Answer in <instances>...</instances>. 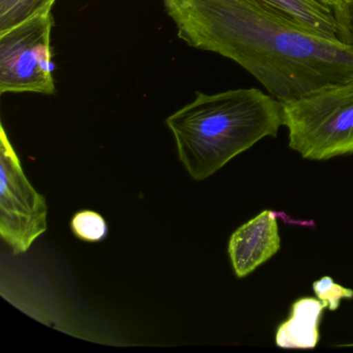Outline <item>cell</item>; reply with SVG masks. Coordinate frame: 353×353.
Returning a JSON list of instances; mask_svg holds the SVG:
<instances>
[{"label":"cell","mask_w":353,"mask_h":353,"mask_svg":"<svg viewBox=\"0 0 353 353\" xmlns=\"http://www.w3.org/2000/svg\"><path fill=\"white\" fill-rule=\"evenodd\" d=\"M47 230V204L26 176L5 128L0 134V234L14 253H26Z\"/></svg>","instance_id":"5b68a950"},{"label":"cell","mask_w":353,"mask_h":353,"mask_svg":"<svg viewBox=\"0 0 353 353\" xmlns=\"http://www.w3.org/2000/svg\"><path fill=\"white\" fill-rule=\"evenodd\" d=\"M71 229L77 239L88 243H98L108 234L106 221L94 210H80L74 214Z\"/></svg>","instance_id":"30bf717a"},{"label":"cell","mask_w":353,"mask_h":353,"mask_svg":"<svg viewBox=\"0 0 353 353\" xmlns=\"http://www.w3.org/2000/svg\"><path fill=\"white\" fill-rule=\"evenodd\" d=\"M57 0H0V34L37 16L50 13Z\"/></svg>","instance_id":"9c48e42d"},{"label":"cell","mask_w":353,"mask_h":353,"mask_svg":"<svg viewBox=\"0 0 353 353\" xmlns=\"http://www.w3.org/2000/svg\"><path fill=\"white\" fill-rule=\"evenodd\" d=\"M280 248L276 214L263 210L231 235L228 254L237 278L253 272L276 255Z\"/></svg>","instance_id":"8992f818"},{"label":"cell","mask_w":353,"mask_h":353,"mask_svg":"<svg viewBox=\"0 0 353 353\" xmlns=\"http://www.w3.org/2000/svg\"><path fill=\"white\" fill-rule=\"evenodd\" d=\"M334 10L340 24V41L353 46V0H340Z\"/></svg>","instance_id":"7c38bea8"},{"label":"cell","mask_w":353,"mask_h":353,"mask_svg":"<svg viewBox=\"0 0 353 353\" xmlns=\"http://www.w3.org/2000/svg\"><path fill=\"white\" fill-rule=\"evenodd\" d=\"M53 26L50 12L0 34V94H54Z\"/></svg>","instance_id":"277c9868"},{"label":"cell","mask_w":353,"mask_h":353,"mask_svg":"<svg viewBox=\"0 0 353 353\" xmlns=\"http://www.w3.org/2000/svg\"><path fill=\"white\" fill-rule=\"evenodd\" d=\"M313 290L317 299H319L330 311L338 310L342 299H353L352 289L338 284L328 276H322L319 280L315 281Z\"/></svg>","instance_id":"8fae6325"},{"label":"cell","mask_w":353,"mask_h":353,"mask_svg":"<svg viewBox=\"0 0 353 353\" xmlns=\"http://www.w3.org/2000/svg\"><path fill=\"white\" fill-rule=\"evenodd\" d=\"M290 16L312 32L340 41L341 28L334 7L326 0H262Z\"/></svg>","instance_id":"ba28073f"},{"label":"cell","mask_w":353,"mask_h":353,"mask_svg":"<svg viewBox=\"0 0 353 353\" xmlns=\"http://www.w3.org/2000/svg\"><path fill=\"white\" fill-rule=\"evenodd\" d=\"M325 305L319 299L303 297L291 307L288 319L279 325L276 346L281 348H315L319 342V325Z\"/></svg>","instance_id":"52a82bcc"},{"label":"cell","mask_w":353,"mask_h":353,"mask_svg":"<svg viewBox=\"0 0 353 353\" xmlns=\"http://www.w3.org/2000/svg\"><path fill=\"white\" fill-rule=\"evenodd\" d=\"M328 3H330V5H334V3H338L339 0H326Z\"/></svg>","instance_id":"4fadbf2b"},{"label":"cell","mask_w":353,"mask_h":353,"mask_svg":"<svg viewBox=\"0 0 353 353\" xmlns=\"http://www.w3.org/2000/svg\"><path fill=\"white\" fill-rule=\"evenodd\" d=\"M165 123L185 170L201 181L260 140L276 137L283 125L282 105L258 88L197 92Z\"/></svg>","instance_id":"7a4b0ae2"},{"label":"cell","mask_w":353,"mask_h":353,"mask_svg":"<svg viewBox=\"0 0 353 353\" xmlns=\"http://www.w3.org/2000/svg\"><path fill=\"white\" fill-rule=\"evenodd\" d=\"M289 148L309 160L353 154V80L281 102Z\"/></svg>","instance_id":"3957f363"},{"label":"cell","mask_w":353,"mask_h":353,"mask_svg":"<svg viewBox=\"0 0 353 353\" xmlns=\"http://www.w3.org/2000/svg\"><path fill=\"white\" fill-rule=\"evenodd\" d=\"M188 45L239 63L279 101L353 80V46L262 0H163Z\"/></svg>","instance_id":"6da1fadb"}]
</instances>
